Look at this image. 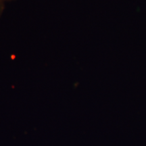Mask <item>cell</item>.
Listing matches in <instances>:
<instances>
[{"mask_svg":"<svg viewBox=\"0 0 146 146\" xmlns=\"http://www.w3.org/2000/svg\"><path fill=\"white\" fill-rule=\"evenodd\" d=\"M4 2L5 1L3 0H0V16H1L3 10V8H4Z\"/></svg>","mask_w":146,"mask_h":146,"instance_id":"6da1fadb","label":"cell"},{"mask_svg":"<svg viewBox=\"0 0 146 146\" xmlns=\"http://www.w3.org/2000/svg\"><path fill=\"white\" fill-rule=\"evenodd\" d=\"M4 1H12V0H3Z\"/></svg>","mask_w":146,"mask_h":146,"instance_id":"7a4b0ae2","label":"cell"}]
</instances>
